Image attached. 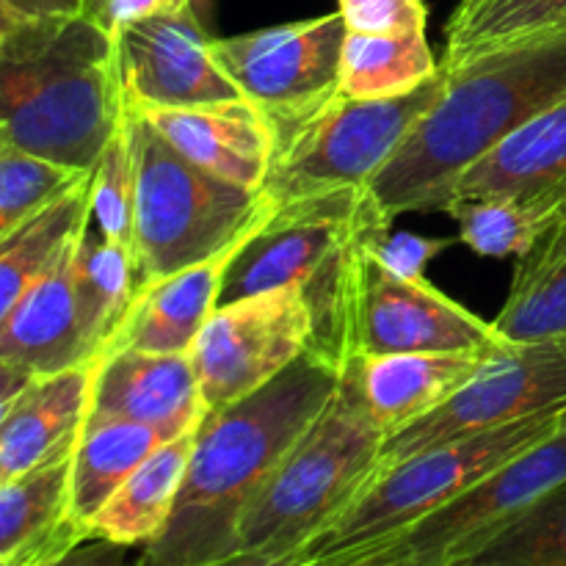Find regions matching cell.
<instances>
[{"label":"cell","mask_w":566,"mask_h":566,"mask_svg":"<svg viewBox=\"0 0 566 566\" xmlns=\"http://www.w3.org/2000/svg\"><path fill=\"white\" fill-rule=\"evenodd\" d=\"M94 363L36 376L0 403V481L55 462L77 448L92 415Z\"/></svg>","instance_id":"cell-17"},{"label":"cell","mask_w":566,"mask_h":566,"mask_svg":"<svg viewBox=\"0 0 566 566\" xmlns=\"http://www.w3.org/2000/svg\"><path fill=\"white\" fill-rule=\"evenodd\" d=\"M562 210H566V186L525 199H457L446 213L459 224V241L473 252L517 260Z\"/></svg>","instance_id":"cell-28"},{"label":"cell","mask_w":566,"mask_h":566,"mask_svg":"<svg viewBox=\"0 0 566 566\" xmlns=\"http://www.w3.org/2000/svg\"><path fill=\"white\" fill-rule=\"evenodd\" d=\"M446 72V70H442ZM434 108L370 180L385 224L403 213H446L459 177L501 138L566 97V28L446 72Z\"/></svg>","instance_id":"cell-2"},{"label":"cell","mask_w":566,"mask_h":566,"mask_svg":"<svg viewBox=\"0 0 566 566\" xmlns=\"http://www.w3.org/2000/svg\"><path fill=\"white\" fill-rule=\"evenodd\" d=\"M352 33H370V36H407V33H426L423 0H340L337 9Z\"/></svg>","instance_id":"cell-34"},{"label":"cell","mask_w":566,"mask_h":566,"mask_svg":"<svg viewBox=\"0 0 566 566\" xmlns=\"http://www.w3.org/2000/svg\"><path fill=\"white\" fill-rule=\"evenodd\" d=\"M72 453L0 481V566H50L92 539L72 514Z\"/></svg>","instance_id":"cell-20"},{"label":"cell","mask_w":566,"mask_h":566,"mask_svg":"<svg viewBox=\"0 0 566 566\" xmlns=\"http://www.w3.org/2000/svg\"><path fill=\"white\" fill-rule=\"evenodd\" d=\"M197 431L199 429L186 431L155 448L99 509L88 528L92 536L136 547V551L153 545L166 531L177 506L188 464H191Z\"/></svg>","instance_id":"cell-22"},{"label":"cell","mask_w":566,"mask_h":566,"mask_svg":"<svg viewBox=\"0 0 566 566\" xmlns=\"http://www.w3.org/2000/svg\"><path fill=\"white\" fill-rule=\"evenodd\" d=\"M492 352L370 354L340 365V376L359 392L365 409L390 440L448 401L473 379Z\"/></svg>","instance_id":"cell-19"},{"label":"cell","mask_w":566,"mask_h":566,"mask_svg":"<svg viewBox=\"0 0 566 566\" xmlns=\"http://www.w3.org/2000/svg\"><path fill=\"white\" fill-rule=\"evenodd\" d=\"M136 136L133 114L127 116L92 169V224L108 241L133 249V216H136ZM136 254V252H133Z\"/></svg>","instance_id":"cell-31"},{"label":"cell","mask_w":566,"mask_h":566,"mask_svg":"<svg viewBox=\"0 0 566 566\" xmlns=\"http://www.w3.org/2000/svg\"><path fill=\"white\" fill-rule=\"evenodd\" d=\"M566 426V409L531 415L503 429L442 442L379 470L363 495L310 542L298 556L307 566H329L368 551L451 503L481 479L514 462Z\"/></svg>","instance_id":"cell-7"},{"label":"cell","mask_w":566,"mask_h":566,"mask_svg":"<svg viewBox=\"0 0 566 566\" xmlns=\"http://www.w3.org/2000/svg\"><path fill=\"white\" fill-rule=\"evenodd\" d=\"M501 346L506 340L492 321L470 313L429 280L387 271L357 235L318 315L315 354L340 368L346 359L370 354L495 352Z\"/></svg>","instance_id":"cell-6"},{"label":"cell","mask_w":566,"mask_h":566,"mask_svg":"<svg viewBox=\"0 0 566 566\" xmlns=\"http://www.w3.org/2000/svg\"><path fill=\"white\" fill-rule=\"evenodd\" d=\"M72 254L75 249L0 315V370L36 379L97 359L77 304Z\"/></svg>","instance_id":"cell-16"},{"label":"cell","mask_w":566,"mask_h":566,"mask_svg":"<svg viewBox=\"0 0 566 566\" xmlns=\"http://www.w3.org/2000/svg\"><path fill=\"white\" fill-rule=\"evenodd\" d=\"M136 136L133 252L138 287L210 260L271 208L263 191L232 186L182 158L130 105Z\"/></svg>","instance_id":"cell-8"},{"label":"cell","mask_w":566,"mask_h":566,"mask_svg":"<svg viewBox=\"0 0 566 566\" xmlns=\"http://www.w3.org/2000/svg\"><path fill=\"white\" fill-rule=\"evenodd\" d=\"M205 415L208 409L191 352H119L94 363L88 420H127L175 440L199 429Z\"/></svg>","instance_id":"cell-14"},{"label":"cell","mask_w":566,"mask_h":566,"mask_svg":"<svg viewBox=\"0 0 566 566\" xmlns=\"http://www.w3.org/2000/svg\"><path fill=\"white\" fill-rule=\"evenodd\" d=\"M88 171L0 142V238L86 180Z\"/></svg>","instance_id":"cell-30"},{"label":"cell","mask_w":566,"mask_h":566,"mask_svg":"<svg viewBox=\"0 0 566 566\" xmlns=\"http://www.w3.org/2000/svg\"><path fill=\"white\" fill-rule=\"evenodd\" d=\"M558 409H566V340L506 343L442 407L392 434L381 448L376 473L442 442L484 434Z\"/></svg>","instance_id":"cell-11"},{"label":"cell","mask_w":566,"mask_h":566,"mask_svg":"<svg viewBox=\"0 0 566 566\" xmlns=\"http://www.w3.org/2000/svg\"><path fill=\"white\" fill-rule=\"evenodd\" d=\"M197 9L169 11L116 31L122 83L136 108H197L247 99L210 53Z\"/></svg>","instance_id":"cell-13"},{"label":"cell","mask_w":566,"mask_h":566,"mask_svg":"<svg viewBox=\"0 0 566 566\" xmlns=\"http://www.w3.org/2000/svg\"><path fill=\"white\" fill-rule=\"evenodd\" d=\"M492 324L506 343L566 335V210L514 260L512 287Z\"/></svg>","instance_id":"cell-23"},{"label":"cell","mask_w":566,"mask_h":566,"mask_svg":"<svg viewBox=\"0 0 566 566\" xmlns=\"http://www.w3.org/2000/svg\"><path fill=\"white\" fill-rule=\"evenodd\" d=\"M92 219V171L17 230L0 238V315L75 249Z\"/></svg>","instance_id":"cell-24"},{"label":"cell","mask_w":566,"mask_h":566,"mask_svg":"<svg viewBox=\"0 0 566 566\" xmlns=\"http://www.w3.org/2000/svg\"><path fill=\"white\" fill-rule=\"evenodd\" d=\"M385 442L359 392L340 376L321 418L243 517L241 553L298 556L363 495Z\"/></svg>","instance_id":"cell-4"},{"label":"cell","mask_w":566,"mask_h":566,"mask_svg":"<svg viewBox=\"0 0 566 566\" xmlns=\"http://www.w3.org/2000/svg\"><path fill=\"white\" fill-rule=\"evenodd\" d=\"M562 340H566V335H564V337H562Z\"/></svg>","instance_id":"cell-40"},{"label":"cell","mask_w":566,"mask_h":566,"mask_svg":"<svg viewBox=\"0 0 566 566\" xmlns=\"http://www.w3.org/2000/svg\"><path fill=\"white\" fill-rule=\"evenodd\" d=\"M166 437L127 420H88L72 453V514L83 528ZM92 534V531H88Z\"/></svg>","instance_id":"cell-25"},{"label":"cell","mask_w":566,"mask_h":566,"mask_svg":"<svg viewBox=\"0 0 566 566\" xmlns=\"http://www.w3.org/2000/svg\"><path fill=\"white\" fill-rule=\"evenodd\" d=\"M459 566H566V484Z\"/></svg>","instance_id":"cell-32"},{"label":"cell","mask_w":566,"mask_h":566,"mask_svg":"<svg viewBox=\"0 0 566 566\" xmlns=\"http://www.w3.org/2000/svg\"><path fill=\"white\" fill-rule=\"evenodd\" d=\"M446 83L442 72L403 97L354 99L335 94L302 114L269 116L274 149L263 197L274 208H287L340 193H365L403 138L434 108Z\"/></svg>","instance_id":"cell-5"},{"label":"cell","mask_w":566,"mask_h":566,"mask_svg":"<svg viewBox=\"0 0 566 566\" xmlns=\"http://www.w3.org/2000/svg\"><path fill=\"white\" fill-rule=\"evenodd\" d=\"M566 28V0H495L457 28H448L442 70L453 72L512 44Z\"/></svg>","instance_id":"cell-29"},{"label":"cell","mask_w":566,"mask_h":566,"mask_svg":"<svg viewBox=\"0 0 566 566\" xmlns=\"http://www.w3.org/2000/svg\"><path fill=\"white\" fill-rule=\"evenodd\" d=\"M274 205L265 210L260 221H254L235 243L210 260L160 280L144 282L133 296L125 318L116 326L114 337L97 359L119 352H153V354H188L202 326L219 307L221 282L238 249L249 235L269 219Z\"/></svg>","instance_id":"cell-15"},{"label":"cell","mask_w":566,"mask_h":566,"mask_svg":"<svg viewBox=\"0 0 566 566\" xmlns=\"http://www.w3.org/2000/svg\"><path fill=\"white\" fill-rule=\"evenodd\" d=\"M566 484V426L401 534L329 566H459Z\"/></svg>","instance_id":"cell-9"},{"label":"cell","mask_w":566,"mask_h":566,"mask_svg":"<svg viewBox=\"0 0 566 566\" xmlns=\"http://www.w3.org/2000/svg\"><path fill=\"white\" fill-rule=\"evenodd\" d=\"M318 348V313L307 285H285L221 304L191 346L205 409L254 396Z\"/></svg>","instance_id":"cell-10"},{"label":"cell","mask_w":566,"mask_h":566,"mask_svg":"<svg viewBox=\"0 0 566 566\" xmlns=\"http://www.w3.org/2000/svg\"><path fill=\"white\" fill-rule=\"evenodd\" d=\"M125 116L116 33L103 22L0 17V142L92 171Z\"/></svg>","instance_id":"cell-3"},{"label":"cell","mask_w":566,"mask_h":566,"mask_svg":"<svg viewBox=\"0 0 566 566\" xmlns=\"http://www.w3.org/2000/svg\"><path fill=\"white\" fill-rule=\"evenodd\" d=\"M442 75L426 33L370 36L348 31L340 61V94L354 99H390L418 92Z\"/></svg>","instance_id":"cell-26"},{"label":"cell","mask_w":566,"mask_h":566,"mask_svg":"<svg viewBox=\"0 0 566 566\" xmlns=\"http://www.w3.org/2000/svg\"><path fill=\"white\" fill-rule=\"evenodd\" d=\"M348 28L340 11L210 42V53L265 116H291L340 94Z\"/></svg>","instance_id":"cell-12"},{"label":"cell","mask_w":566,"mask_h":566,"mask_svg":"<svg viewBox=\"0 0 566 566\" xmlns=\"http://www.w3.org/2000/svg\"><path fill=\"white\" fill-rule=\"evenodd\" d=\"M188 6H193V0H88L86 14L103 22L111 33H116L130 22L147 20L155 14H169V11L188 9Z\"/></svg>","instance_id":"cell-35"},{"label":"cell","mask_w":566,"mask_h":566,"mask_svg":"<svg viewBox=\"0 0 566 566\" xmlns=\"http://www.w3.org/2000/svg\"><path fill=\"white\" fill-rule=\"evenodd\" d=\"M136 547H125L116 545V542L108 539H86L83 545H77L75 551L66 553L64 558L53 562L50 566H138V556H133Z\"/></svg>","instance_id":"cell-36"},{"label":"cell","mask_w":566,"mask_h":566,"mask_svg":"<svg viewBox=\"0 0 566 566\" xmlns=\"http://www.w3.org/2000/svg\"><path fill=\"white\" fill-rule=\"evenodd\" d=\"M72 271L83 324L94 346V357H99L138 291L136 254L133 249L108 241L88 219L72 254Z\"/></svg>","instance_id":"cell-27"},{"label":"cell","mask_w":566,"mask_h":566,"mask_svg":"<svg viewBox=\"0 0 566 566\" xmlns=\"http://www.w3.org/2000/svg\"><path fill=\"white\" fill-rule=\"evenodd\" d=\"M136 108V105H133ZM186 160L232 186L263 191L274 133L249 99L197 108H136Z\"/></svg>","instance_id":"cell-18"},{"label":"cell","mask_w":566,"mask_h":566,"mask_svg":"<svg viewBox=\"0 0 566 566\" xmlns=\"http://www.w3.org/2000/svg\"><path fill=\"white\" fill-rule=\"evenodd\" d=\"M566 186V97L509 133L453 186L457 199H525ZM448 205V208H451ZM446 208V210H448Z\"/></svg>","instance_id":"cell-21"},{"label":"cell","mask_w":566,"mask_h":566,"mask_svg":"<svg viewBox=\"0 0 566 566\" xmlns=\"http://www.w3.org/2000/svg\"><path fill=\"white\" fill-rule=\"evenodd\" d=\"M213 566H307L302 556H265V553H235Z\"/></svg>","instance_id":"cell-38"},{"label":"cell","mask_w":566,"mask_h":566,"mask_svg":"<svg viewBox=\"0 0 566 566\" xmlns=\"http://www.w3.org/2000/svg\"><path fill=\"white\" fill-rule=\"evenodd\" d=\"M359 241L387 271L407 276V280H426V269L431 260L451 247V241H442V238H426L407 230L396 232L379 216H370L365 221Z\"/></svg>","instance_id":"cell-33"},{"label":"cell","mask_w":566,"mask_h":566,"mask_svg":"<svg viewBox=\"0 0 566 566\" xmlns=\"http://www.w3.org/2000/svg\"><path fill=\"white\" fill-rule=\"evenodd\" d=\"M490 3H495V0H459V6L453 9V17L451 22H448V28H457L462 25V22H468L470 17L479 14L481 9H486Z\"/></svg>","instance_id":"cell-39"},{"label":"cell","mask_w":566,"mask_h":566,"mask_svg":"<svg viewBox=\"0 0 566 566\" xmlns=\"http://www.w3.org/2000/svg\"><path fill=\"white\" fill-rule=\"evenodd\" d=\"M88 0H0V17L39 20V17L86 14Z\"/></svg>","instance_id":"cell-37"},{"label":"cell","mask_w":566,"mask_h":566,"mask_svg":"<svg viewBox=\"0 0 566 566\" xmlns=\"http://www.w3.org/2000/svg\"><path fill=\"white\" fill-rule=\"evenodd\" d=\"M337 381L340 370L313 352L254 396L205 415L169 525L138 551V566H213L241 553L243 517Z\"/></svg>","instance_id":"cell-1"}]
</instances>
